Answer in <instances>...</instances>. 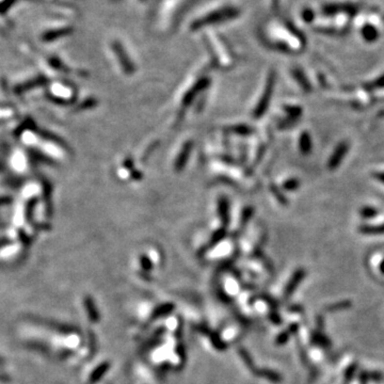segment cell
Instances as JSON below:
<instances>
[{
	"instance_id": "cell-1",
	"label": "cell",
	"mask_w": 384,
	"mask_h": 384,
	"mask_svg": "<svg viewBox=\"0 0 384 384\" xmlns=\"http://www.w3.org/2000/svg\"><path fill=\"white\" fill-rule=\"evenodd\" d=\"M348 150H349V146H348L346 142H341L336 146V149L334 150L332 156L330 157L329 160V168L331 170L336 169L341 163V161L344 160L347 155Z\"/></svg>"
},
{
	"instance_id": "cell-2",
	"label": "cell",
	"mask_w": 384,
	"mask_h": 384,
	"mask_svg": "<svg viewBox=\"0 0 384 384\" xmlns=\"http://www.w3.org/2000/svg\"><path fill=\"white\" fill-rule=\"evenodd\" d=\"M32 321H35L38 323H41L42 326H45L49 329H52L55 331H58V332H61L64 334H69V333H73L76 332L77 329L75 327H70L68 326V324H64V323H59L56 321H52V320H47V319H43V318H32Z\"/></svg>"
},
{
	"instance_id": "cell-3",
	"label": "cell",
	"mask_w": 384,
	"mask_h": 384,
	"mask_svg": "<svg viewBox=\"0 0 384 384\" xmlns=\"http://www.w3.org/2000/svg\"><path fill=\"white\" fill-rule=\"evenodd\" d=\"M85 305L87 307L88 315H89V318L91 319V321H93V322L98 321L99 314H98V312L96 310V306H95V303H94V301L92 300V298H90V297L85 298Z\"/></svg>"
},
{
	"instance_id": "cell-4",
	"label": "cell",
	"mask_w": 384,
	"mask_h": 384,
	"mask_svg": "<svg viewBox=\"0 0 384 384\" xmlns=\"http://www.w3.org/2000/svg\"><path fill=\"white\" fill-rule=\"evenodd\" d=\"M108 368H109V364L108 363H103V364H100L98 367L93 371L92 373V375H91V378H90V382L91 383H95V382H97L100 378L103 377V375L106 373V371L108 370Z\"/></svg>"
},
{
	"instance_id": "cell-5",
	"label": "cell",
	"mask_w": 384,
	"mask_h": 384,
	"mask_svg": "<svg viewBox=\"0 0 384 384\" xmlns=\"http://www.w3.org/2000/svg\"><path fill=\"white\" fill-rule=\"evenodd\" d=\"M302 276H303V271H301V270L298 271V272H296V274L294 275L292 282L289 283V285H288L287 288H286V294H287V296H288V294H291L294 292V287L297 286L298 282H300V280L302 279Z\"/></svg>"
},
{
	"instance_id": "cell-6",
	"label": "cell",
	"mask_w": 384,
	"mask_h": 384,
	"mask_svg": "<svg viewBox=\"0 0 384 384\" xmlns=\"http://www.w3.org/2000/svg\"><path fill=\"white\" fill-rule=\"evenodd\" d=\"M300 144H301V150H302L303 153H309L312 149V142H311L310 136L307 134H303L302 136H301Z\"/></svg>"
},
{
	"instance_id": "cell-7",
	"label": "cell",
	"mask_w": 384,
	"mask_h": 384,
	"mask_svg": "<svg viewBox=\"0 0 384 384\" xmlns=\"http://www.w3.org/2000/svg\"><path fill=\"white\" fill-rule=\"evenodd\" d=\"M361 229L365 234H382L384 233V226H363Z\"/></svg>"
},
{
	"instance_id": "cell-8",
	"label": "cell",
	"mask_w": 384,
	"mask_h": 384,
	"mask_svg": "<svg viewBox=\"0 0 384 384\" xmlns=\"http://www.w3.org/2000/svg\"><path fill=\"white\" fill-rule=\"evenodd\" d=\"M172 310H173V305H171V304H167V305L160 306V307H159V309H157V310H156V312H155V313H154V314H153V317L157 318V317H159V316H161V315L167 314V313L171 312V311H172Z\"/></svg>"
},
{
	"instance_id": "cell-9",
	"label": "cell",
	"mask_w": 384,
	"mask_h": 384,
	"mask_svg": "<svg viewBox=\"0 0 384 384\" xmlns=\"http://www.w3.org/2000/svg\"><path fill=\"white\" fill-rule=\"evenodd\" d=\"M361 215L366 218V219H367V218H373L377 215V209H375L374 207H364L361 210Z\"/></svg>"
},
{
	"instance_id": "cell-10",
	"label": "cell",
	"mask_w": 384,
	"mask_h": 384,
	"mask_svg": "<svg viewBox=\"0 0 384 384\" xmlns=\"http://www.w3.org/2000/svg\"><path fill=\"white\" fill-rule=\"evenodd\" d=\"M383 88H384V76L380 77L379 79L375 80L373 84H370L366 87V89H368V90H371V89H383Z\"/></svg>"
},
{
	"instance_id": "cell-11",
	"label": "cell",
	"mask_w": 384,
	"mask_h": 384,
	"mask_svg": "<svg viewBox=\"0 0 384 384\" xmlns=\"http://www.w3.org/2000/svg\"><path fill=\"white\" fill-rule=\"evenodd\" d=\"M374 177H375V179H377L378 181H381V182H383V184H384V172H378V173H375V174H374Z\"/></svg>"
},
{
	"instance_id": "cell-12",
	"label": "cell",
	"mask_w": 384,
	"mask_h": 384,
	"mask_svg": "<svg viewBox=\"0 0 384 384\" xmlns=\"http://www.w3.org/2000/svg\"><path fill=\"white\" fill-rule=\"evenodd\" d=\"M382 268L384 269V261H383V263H382Z\"/></svg>"
}]
</instances>
